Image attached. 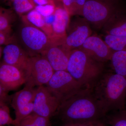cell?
Returning <instances> with one entry per match:
<instances>
[{
  "label": "cell",
  "mask_w": 126,
  "mask_h": 126,
  "mask_svg": "<svg viewBox=\"0 0 126 126\" xmlns=\"http://www.w3.org/2000/svg\"><path fill=\"white\" fill-rule=\"evenodd\" d=\"M33 1L37 5H44L54 2L53 1H51L50 0H33Z\"/></svg>",
  "instance_id": "31"
},
{
  "label": "cell",
  "mask_w": 126,
  "mask_h": 126,
  "mask_svg": "<svg viewBox=\"0 0 126 126\" xmlns=\"http://www.w3.org/2000/svg\"><path fill=\"white\" fill-rule=\"evenodd\" d=\"M104 40L113 52L126 51V36L106 35Z\"/></svg>",
  "instance_id": "22"
},
{
  "label": "cell",
  "mask_w": 126,
  "mask_h": 126,
  "mask_svg": "<svg viewBox=\"0 0 126 126\" xmlns=\"http://www.w3.org/2000/svg\"><path fill=\"white\" fill-rule=\"evenodd\" d=\"M70 52L60 44L52 42L48 47L41 55L47 59L55 72L67 71Z\"/></svg>",
  "instance_id": "13"
},
{
  "label": "cell",
  "mask_w": 126,
  "mask_h": 126,
  "mask_svg": "<svg viewBox=\"0 0 126 126\" xmlns=\"http://www.w3.org/2000/svg\"><path fill=\"white\" fill-rule=\"evenodd\" d=\"M61 1L70 16H82L86 0H61Z\"/></svg>",
  "instance_id": "21"
},
{
  "label": "cell",
  "mask_w": 126,
  "mask_h": 126,
  "mask_svg": "<svg viewBox=\"0 0 126 126\" xmlns=\"http://www.w3.org/2000/svg\"><path fill=\"white\" fill-rule=\"evenodd\" d=\"M123 13L126 10L121 0H86L82 16L100 28L113 16Z\"/></svg>",
  "instance_id": "4"
},
{
  "label": "cell",
  "mask_w": 126,
  "mask_h": 126,
  "mask_svg": "<svg viewBox=\"0 0 126 126\" xmlns=\"http://www.w3.org/2000/svg\"><path fill=\"white\" fill-rule=\"evenodd\" d=\"M23 20L24 23L32 25L42 30L51 39L52 35V27L47 25L44 17L36 9L32 10L27 15L24 16Z\"/></svg>",
  "instance_id": "17"
},
{
  "label": "cell",
  "mask_w": 126,
  "mask_h": 126,
  "mask_svg": "<svg viewBox=\"0 0 126 126\" xmlns=\"http://www.w3.org/2000/svg\"><path fill=\"white\" fill-rule=\"evenodd\" d=\"M101 121L107 126H126V109L109 112Z\"/></svg>",
  "instance_id": "19"
},
{
  "label": "cell",
  "mask_w": 126,
  "mask_h": 126,
  "mask_svg": "<svg viewBox=\"0 0 126 126\" xmlns=\"http://www.w3.org/2000/svg\"><path fill=\"white\" fill-rule=\"evenodd\" d=\"M49 119L32 112L22 119L18 126H49Z\"/></svg>",
  "instance_id": "23"
},
{
  "label": "cell",
  "mask_w": 126,
  "mask_h": 126,
  "mask_svg": "<svg viewBox=\"0 0 126 126\" xmlns=\"http://www.w3.org/2000/svg\"><path fill=\"white\" fill-rule=\"evenodd\" d=\"M10 0L11 1H13H13H14V0Z\"/></svg>",
  "instance_id": "33"
},
{
  "label": "cell",
  "mask_w": 126,
  "mask_h": 126,
  "mask_svg": "<svg viewBox=\"0 0 126 126\" xmlns=\"http://www.w3.org/2000/svg\"><path fill=\"white\" fill-rule=\"evenodd\" d=\"M16 39L11 33L0 32V45L5 46L15 43Z\"/></svg>",
  "instance_id": "27"
},
{
  "label": "cell",
  "mask_w": 126,
  "mask_h": 126,
  "mask_svg": "<svg viewBox=\"0 0 126 126\" xmlns=\"http://www.w3.org/2000/svg\"><path fill=\"white\" fill-rule=\"evenodd\" d=\"M106 35L126 36V14L121 13L110 18L102 27Z\"/></svg>",
  "instance_id": "16"
},
{
  "label": "cell",
  "mask_w": 126,
  "mask_h": 126,
  "mask_svg": "<svg viewBox=\"0 0 126 126\" xmlns=\"http://www.w3.org/2000/svg\"><path fill=\"white\" fill-rule=\"evenodd\" d=\"M9 91L0 86V103L6 104L10 101L11 97L8 93Z\"/></svg>",
  "instance_id": "28"
},
{
  "label": "cell",
  "mask_w": 126,
  "mask_h": 126,
  "mask_svg": "<svg viewBox=\"0 0 126 126\" xmlns=\"http://www.w3.org/2000/svg\"><path fill=\"white\" fill-rule=\"evenodd\" d=\"M16 19L13 11L0 7V32L11 33L12 24Z\"/></svg>",
  "instance_id": "20"
},
{
  "label": "cell",
  "mask_w": 126,
  "mask_h": 126,
  "mask_svg": "<svg viewBox=\"0 0 126 126\" xmlns=\"http://www.w3.org/2000/svg\"><path fill=\"white\" fill-rule=\"evenodd\" d=\"M54 14V20L52 25L51 40L52 42L61 44L67 35L66 32L70 23V16L63 5L56 6Z\"/></svg>",
  "instance_id": "14"
},
{
  "label": "cell",
  "mask_w": 126,
  "mask_h": 126,
  "mask_svg": "<svg viewBox=\"0 0 126 126\" xmlns=\"http://www.w3.org/2000/svg\"><path fill=\"white\" fill-rule=\"evenodd\" d=\"M46 87L61 104L84 87L66 70L54 72Z\"/></svg>",
  "instance_id": "5"
},
{
  "label": "cell",
  "mask_w": 126,
  "mask_h": 126,
  "mask_svg": "<svg viewBox=\"0 0 126 126\" xmlns=\"http://www.w3.org/2000/svg\"><path fill=\"white\" fill-rule=\"evenodd\" d=\"M104 64L77 49L70 52L67 71L81 85L90 88L104 72Z\"/></svg>",
  "instance_id": "3"
},
{
  "label": "cell",
  "mask_w": 126,
  "mask_h": 126,
  "mask_svg": "<svg viewBox=\"0 0 126 126\" xmlns=\"http://www.w3.org/2000/svg\"><path fill=\"white\" fill-rule=\"evenodd\" d=\"M93 122H94L83 123H68L63 124V126H91Z\"/></svg>",
  "instance_id": "30"
},
{
  "label": "cell",
  "mask_w": 126,
  "mask_h": 126,
  "mask_svg": "<svg viewBox=\"0 0 126 126\" xmlns=\"http://www.w3.org/2000/svg\"><path fill=\"white\" fill-rule=\"evenodd\" d=\"M2 54L3 63L26 72L30 56L19 46L14 44L5 46L3 49Z\"/></svg>",
  "instance_id": "15"
},
{
  "label": "cell",
  "mask_w": 126,
  "mask_h": 126,
  "mask_svg": "<svg viewBox=\"0 0 126 126\" xmlns=\"http://www.w3.org/2000/svg\"><path fill=\"white\" fill-rule=\"evenodd\" d=\"M106 113L126 109V79L112 71L105 72L90 87Z\"/></svg>",
  "instance_id": "2"
},
{
  "label": "cell",
  "mask_w": 126,
  "mask_h": 126,
  "mask_svg": "<svg viewBox=\"0 0 126 126\" xmlns=\"http://www.w3.org/2000/svg\"><path fill=\"white\" fill-rule=\"evenodd\" d=\"M91 126H107L101 121L94 122Z\"/></svg>",
  "instance_id": "32"
},
{
  "label": "cell",
  "mask_w": 126,
  "mask_h": 126,
  "mask_svg": "<svg viewBox=\"0 0 126 126\" xmlns=\"http://www.w3.org/2000/svg\"><path fill=\"white\" fill-rule=\"evenodd\" d=\"M56 7L53 2L44 5H36L35 9L44 17H46L54 14Z\"/></svg>",
  "instance_id": "26"
},
{
  "label": "cell",
  "mask_w": 126,
  "mask_h": 126,
  "mask_svg": "<svg viewBox=\"0 0 126 126\" xmlns=\"http://www.w3.org/2000/svg\"><path fill=\"white\" fill-rule=\"evenodd\" d=\"M13 2L15 11L20 15L31 11L36 6L33 0H14Z\"/></svg>",
  "instance_id": "24"
},
{
  "label": "cell",
  "mask_w": 126,
  "mask_h": 126,
  "mask_svg": "<svg viewBox=\"0 0 126 126\" xmlns=\"http://www.w3.org/2000/svg\"><path fill=\"white\" fill-rule=\"evenodd\" d=\"M67 31L68 33L61 45L69 51L79 48L92 35L90 24L83 17L77 18L70 22Z\"/></svg>",
  "instance_id": "8"
},
{
  "label": "cell",
  "mask_w": 126,
  "mask_h": 126,
  "mask_svg": "<svg viewBox=\"0 0 126 126\" xmlns=\"http://www.w3.org/2000/svg\"><path fill=\"white\" fill-rule=\"evenodd\" d=\"M54 14L49 16L44 17L46 23L47 25L49 27H52V23L54 20Z\"/></svg>",
  "instance_id": "29"
},
{
  "label": "cell",
  "mask_w": 126,
  "mask_h": 126,
  "mask_svg": "<svg viewBox=\"0 0 126 126\" xmlns=\"http://www.w3.org/2000/svg\"><path fill=\"white\" fill-rule=\"evenodd\" d=\"M106 114L91 89L84 87L61 103L55 115L63 124L96 122Z\"/></svg>",
  "instance_id": "1"
},
{
  "label": "cell",
  "mask_w": 126,
  "mask_h": 126,
  "mask_svg": "<svg viewBox=\"0 0 126 126\" xmlns=\"http://www.w3.org/2000/svg\"><path fill=\"white\" fill-rule=\"evenodd\" d=\"M51 0V1H54L55 0Z\"/></svg>",
  "instance_id": "34"
},
{
  "label": "cell",
  "mask_w": 126,
  "mask_h": 126,
  "mask_svg": "<svg viewBox=\"0 0 126 126\" xmlns=\"http://www.w3.org/2000/svg\"><path fill=\"white\" fill-rule=\"evenodd\" d=\"M9 125L17 126V123L11 116L10 109L7 104L0 103V126Z\"/></svg>",
  "instance_id": "25"
},
{
  "label": "cell",
  "mask_w": 126,
  "mask_h": 126,
  "mask_svg": "<svg viewBox=\"0 0 126 126\" xmlns=\"http://www.w3.org/2000/svg\"><path fill=\"white\" fill-rule=\"evenodd\" d=\"M35 90L34 87L25 85L12 97V105L15 110L17 126L22 119L33 112Z\"/></svg>",
  "instance_id": "10"
},
{
  "label": "cell",
  "mask_w": 126,
  "mask_h": 126,
  "mask_svg": "<svg viewBox=\"0 0 126 126\" xmlns=\"http://www.w3.org/2000/svg\"><path fill=\"white\" fill-rule=\"evenodd\" d=\"M20 31L22 42L31 53L30 56L42 54L52 43V41L42 30L25 24Z\"/></svg>",
  "instance_id": "7"
},
{
  "label": "cell",
  "mask_w": 126,
  "mask_h": 126,
  "mask_svg": "<svg viewBox=\"0 0 126 126\" xmlns=\"http://www.w3.org/2000/svg\"><path fill=\"white\" fill-rule=\"evenodd\" d=\"M79 49L96 61L104 63L110 60L114 52L104 40L95 35L89 36Z\"/></svg>",
  "instance_id": "12"
},
{
  "label": "cell",
  "mask_w": 126,
  "mask_h": 126,
  "mask_svg": "<svg viewBox=\"0 0 126 126\" xmlns=\"http://www.w3.org/2000/svg\"><path fill=\"white\" fill-rule=\"evenodd\" d=\"M112 71L126 79V51H115L110 60Z\"/></svg>",
  "instance_id": "18"
},
{
  "label": "cell",
  "mask_w": 126,
  "mask_h": 126,
  "mask_svg": "<svg viewBox=\"0 0 126 126\" xmlns=\"http://www.w3.org/2000/svg\"><path fill=\"white\" fill-rule=\"evenodd\" d=\"M61 104L46 86H41L36 89L33 112L49 119L56 114Z\"/></svg>",
  "instance_id": "9"
},
{
  "label": "cell",
  "mask_w": 126,
  "mask_h": 126,
  "mask_svg": "<svg viewBox=\"0 0 126 126\" xmlns=\"http://www.w3.org/2000/svg\"><path fill=\"white\" fill-rule=\"evenodd\" d=\"M55 71L45 56L41 54L30 56L26 73V86L34 87L48 83Z\"/></svg>",
  "instance_id": "6"
},
{
  "label": "cell",
  "mask_w": 126,
  "mask_h": 126,
  "mask_svg": "<svg viewBox=\"0 0 126 126\" xmlns=\"http://www.w3.org/2000/svg\"><path fill=\"white\" fill-rule=\"evenodd\" d=\"M26 81L25 71L2 62L0 65V86L11 91L18 88Z\"/></svg>",
  "instance_id": "11"
}]
</instances>
